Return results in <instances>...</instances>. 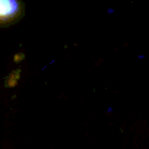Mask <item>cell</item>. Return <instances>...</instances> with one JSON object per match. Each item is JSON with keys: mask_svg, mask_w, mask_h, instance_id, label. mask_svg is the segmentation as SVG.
<instances>
[{"mask_svg": "<svg viewBox=\"0 0 149 149\" xmlns=\"http://www.w3.org/2000/svg\"><path fill=\"white\" fill-rule=\"evenodd\" d=\"M21 13V5L16 0H0V25L13 22Z\"/></svg>", "mask_w": 149, "mask_h": 149, "instance_id": "cell-1", "label": "cell"}]
</instances>
